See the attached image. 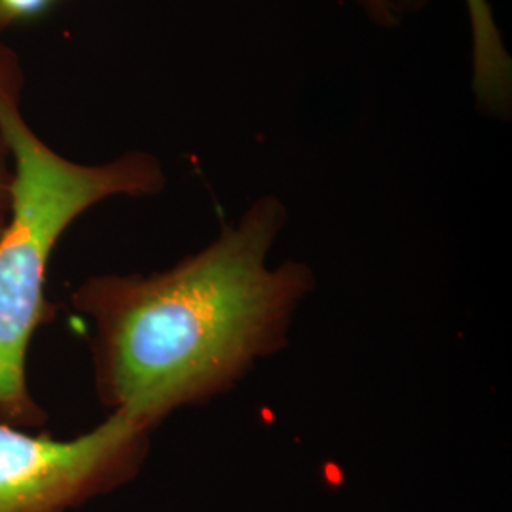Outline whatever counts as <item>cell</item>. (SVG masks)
Segmentation results:
<instances>
[{
    "mask_svg": "<svg viewBox=\"0 0 512 512\" xmlns=\"http://www.w3.org/2000/svg\"><path fill=\"white\" fill-rule=\"evenodd\" d=\"M370 18L382 25H395L401 14L416 12L429 0H363Z\"/></svg>",
    "mask_w": 512,
    "mask_h": 512,
    "instance_id": "cell-5",
    "label": "cell"
},
{
    "mask_svg": "<svg viewBox=\"0 0 512 512\" xmlns=\"http://www.w3.org/2000/svg\"><path fill=\"white\" fill-rule=\"evenodd\" d=\"M285 220V205L266 196L165 272L82 281L71 306L90 321L99 403L158 427L181 408L228 393L285 348L315 285L300 260L268 264Z\"/></svg>",
    "mask_w": 512,
    "mask_h": 512,
    "instance_id": "cell-1",
    "label": "cell"
},
{
    "mask_svg": "<svg viewBox=\"0 0 512 512\" xmlns=\"http://www.w3.org/2000/svg\"><path fill=\"white\" fill-rule=\"evenodd\" d=\"M54 0H0V29L6 23L44 12Z\"/></svg>",
    "mask_w": 512,
    "mask_h": 512,
    "instance_id": "cell-7",
    "label": "cell"
},
{
    "mask_svg": "<svg viewBox=\"0 0 512 512\" xmlns=\"http://www.w3.org/2000/svg\"><path fill=\"white\" fill-rule=\"evenodd\" d=\"M473 35V90L480 107L505 116L511 110L512 61L488 0H465Z\"/></svg>",
    "mask_w": 512,
    "mask_h": 512,
    "instance_id": "cell-4",
    "label": "cell"
},
{
    "mask_svg": "<svg viewBox=\"0 0 512 512\" xmlns=\"http://www.w3.org/2000/svg\"><path fill=\"white\" fill-rule=\"evenodd\" d=\"M12 179L14 167L8 145L0 133V236L8 224L10 217V203H12Z\"/></svg>",
    "mask_w": 512,
    "mask_h": 512,
    "instance_id": "cell-6",
    "label": "cell"
},
{
    "mask_svg": "<svg viewBox=\"0 0 512 512\" xmlns=\"http://www.w3.org/2000/svg\"><path fill=\"white\" fill-rule=\"evenodd\" d=\"M156 427L110 412L69 440L0 423V512H73L141 473Z\"/></svg>",
    "mask_w": 512,
    "mask_h": 512,
    "instance_id": "cell-3",
    "label": "cell"
},
{
    "mask_svg": "<svg viewBox=\"0 0 512 512\" xmlns=\"http://www.w3.org/2000/svg\"><path fill=\"white\" fill-rule=\"evenodd\" d=\"M21 80L18 57L0 44V133L14 167L10 217L0 236V423L33 431L48 414L29 389L27 357L37 330L54 321L46 291L55 245L93 205L154 196L165 175L147 152L97 165L61 156L25 120Z\"/></svg>",
    "mask_w": 512,
    "mask_h": 512,
    "instance_id": "cell-2",
    "label": "cell"
}]
</instances>
